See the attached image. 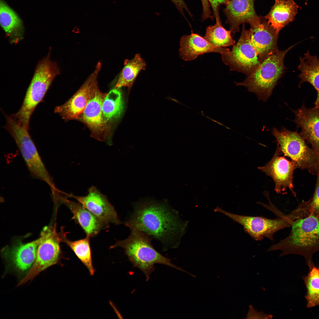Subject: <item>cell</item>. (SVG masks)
I'll use <instances>...</instances> for the list:
<instances>
[{"label": "cell", "mask_w": 319, "mask_h": 319, "mask_svg": "<svg viewBox=\"0 0 319 319\" xmlns=\"http://www.w3.org/2000/svg\"><path fill=\"white\" fill-rule=\"evenodd\" d=\"M303 57H300L298 69L300 71L299 86L304 82L311 84L319 95V59L316 56H311L308 51Z\"/></svg>", "instance_id": "23"}, {"label": "cell", "mask_w": 319, "mask_h": 319, "mask_svg": "<svg viewBox=\"0 0 319 319\" xmlns=\"http://www.w3.org/2000/svg\"><path fill=\"white\" fill-rule=\"evenodd\" d=\"M229 0H208L210 6L212 9L214 17L216 20L221 22L219 9L220 6L222 4L225 5L228 3Z\"/></svg>", "instance_id": "30"}, {"label": "cell", "mask_w": 319, "mask_h": 319, "mask_svg": "<svg viewBox=\"0 0 319 319\" xmlns=\"http://www.w3.org/2000/svg\"><path fill=\"white\" fill-rule=\"evenodd\" d=\"M230 49L215 47L200 35L192 32L189 35H184L181 38L179 49V56L185 61L194 60L199 56L209 53L223 54Z\"/></svg>", "instance_id": "19"}, {"label": "cell", "mask_w": 319, "mask_h": 319, "mask_svg": "<svg viewBox=\"0 0 319 319\" xmlns=\"http://www.w3.org/2000/svg\"><path fill=\"white\" fill-rule=\"evenodd\" d=\"M221 55L222 61L229 66L230 70L242 72L247 76L261 63L244 24L238 41L233 45L231 50Z\"/></svg>", "instance_id": "10"}, {"label": "cell", "mask_w": 319, "mask_h": 319, "mask_svg": "<svg viewBox=\"0 0 319 319\" xmlns=\"http://www.w3.org/2000/svg\"><path fill=\"white\" fill-rule=\"evenodd\" d=\"M0 23L11 44L16 45L23 39L24 28L21 19L2 0L0 2Z\"/></svg>", "instance_id": "22"}, {"label": "cell", "mask_w": 319, "mask_h": 319, "mask_svg": "<svg viewBox=\"0 0 319 319\" xmlns=\"http://www.w3.org/2000/svg\"><path fill=\"white\" fill-rule=\"evenodd\" d=\"M201 112H202V115H204V116H205V117H206V118H208V119H210V120H211V121H214V122H216V123H218V124H219V125H221V126H224V127H226V128H227V129H230V128H229L228 127H227V126H224V125L223 124H222V123H219V122H218V121H216V120H214V119H211V118H210L209 117H208V116H205V115H204V114H203V111H202Z\"/></svg>", "instance_id": "33"}, {"label": "cell", "mask_w": 319, "mask_h": 319, "mask_svg": "<svg viewBox=\"0 0 319 319\" xmlns=\"http://www.w3.org/2000/svg\"><path fill=\"white\" fill-rule=\"evenodd\" d=\"M5 116L6 123L3 127L14 140L31 176L45 182L51 190L56 189L53 180L29 134V129L10 115Z\"/></svg>", "instance_id": "6"}, {"label": "cell", "mask_w": 319, "mask_h": 319, "mask_svg": "<svg viewBox=\"0 0 319 319\" xmlns=\"http://www.w3.org/2000/svg\"><path fill=\"white\" fill-rule=\"evenodd\" d=\"M63 230V227H61V231L58 232L56 224L43 228L39 238L35 262L19 285L32 279L41 272L58 262L61 254L60 243L62 242Z\"/></svg>", "instance_id": "9"}, {"label": "cell", "mask_w": 319, "mask_h": 319, "mask_svg": "<svg viewBox=\"0 0 319 319\" xmlns=\"http://www.w3.org/2000/svg\"><path fill=\"white\" fill-rule=\"evenodd\" d=\"M231 32L226 30L222 25L221 22L216 20V23L206 28L204 38L209 43L219 48L233 45L235 41L232 37Z\"/></svg>", "instance_id": "28"}, {"label": "cell", "mask_w": 319, "mask_h": 319, "mask_svg": "<svg viewBox=\"0 0 319 319\" xmlns=\"http://www.w3.org/2000/svg\"><path fill=\"white\" fill-rule=\"evenodd\" d=\"M106 94L100 92L97 87L80 116L85 124L97 136H99L98 139L99 135L102 133L106 128L102 110L103 101Z\"/></svg>", "instance_id": "20"}, {"label": "cell", "mask_w": 319, "mask_h": 319, "mask_svg": "<svg viewBox=\"0 0 319 319\" xmlns=\"http://www.w3.org/2000/svg\"><path fill=\"white\" fill-rule=\"evenodd\" d=\"M120 74L115 88L122 87H131L139 73L144 70L146 64L139 54H136L131 60L126 59Z\"/></svg>", "instance_id": "24"}, {"label": "cell", "mask_w": 319, "mask_h": 319, "mask_svg": "<svg viewBox=\"0 0 319 319\" xmlns=\"http://www.w3.org/2000/svg\"><path fill=\"white\" fill-rule=\"evenodd\" d=\"M215 212L222 213L241 225L244 231L253 239L261 241L264 237L274 240V234L278 231L291 227L292 223L298 218L294 210L288 214L279 213V217L271 219L262 216H250L231 213L219 206L214 209Z\"/></svg>", "instance_id": "8"}, {"label": "cell", "mask_w": 319, "mask_h": 319, "mask_svg": "<svg viewBox=\"0 0 319 319\" xmlns=\"http://www.w3.org/2000/svg\"><path fill=\"white\" fill-rule=\"evenodd\" d=\"M248 31L251 43L261 63L279 50L277 46L279 33L264 17H260L259 21L250 26Z\"/></svg>", "instance_id": "13"}, {"label": "cell", "mask_w": 319, "mask_h": 319, "mask_svg": "<svg viewBox=\"0 0 319 319\" xmlns=\"http://www.w3.org/2000/svg\"><path fill=\"white\" fill-rule=\"evenodd\" d=\"M85 196H78L67 194L68 197L73 198L95 216L109 224L115 225L121 224L117 213L106 196L95 186L88 190Z\"/></svg>", "instance_id": "14"}, {"label": "cell", "mask_w": 319, "mask_h": 319, "mask_svg": "<svg viewBox=\"0 0 319 319\" xmlns=\"http://www.w3.org/2000/svg\"><path fill=\"white\" fill-rule=\"evenodd\" d=\"M298 8L293 0H275L274 5L264 17L279 33L283 27L294 20Z\"/></svg>", "instance_id": "21"}, {"label": "cell", "mask_w": 319, "mask_h": 319, "mask_svg": "<svg viewBox=\"0 0 319 319\" xmlns=\"http://www.w3.org/2000/svg\"><path fill=\"white\" fill-rule=\"evenodd\" d=\"M101 67V64L98 62L94 71L76 92L64 104L55 107V113L66 121L79 118L92 92L98 86L97 77Z\"/></svg>", "instance_id": "11"}, {"label": "cell", "mask_w": 319, "mask_h": 319, "mask_svg": "<svg viewBox=\"0 0 319 319\" xmlns=\"http://www.w3.org/2000/svg\"><path fill=\"white\" fill-rule=\"evenodd\" d=\"M297 44L282 51L278 50L265 59L242 82L235 83L243 86L254 93L259 100L266 102L272 94L285 68L284 60L287 53Z\"/></svg>", "instance_id": "5"}, {"label": "cell", "mask_w": 319, "mask_h": 319, "mask_svg": "<svg viewBox=\"0 0 319 319\" xmlns=\"http://www.w3.org/2000/svg\"><path fill=\"white\" fill-rule=\"evenodd\" d=\"M288 235L272 245L267 251L279 250V257L289 254L303 256L307 265L312 262L313 255L319 251V218L310 214L294 221Z\"/></svg>", "instance_id": "2"}, {"label": "cell", "mask_w": 319, "mask_h": 319, "mask_svg": "<svg viewBox=\"0 0 319 319\" xmlns=\"http://www.w3.org/2000/svg\"><path fill=\"white\" fill-rule=\"evenodd\" d=\"M115 88L106 94L103 101L102 110L106 123L118 118L122 113L124 103L121 93Z\"/></svg>", "instance_id": "26"}, {"label": "cell", "mask_w": 319, "mask_h": 319, "mask_svg": "<svg viewBox=\"0 0 319 319\" xmlns=\"http://www.w3.org/2000/svg\"><path fill=\"white\" fill-rule=\"evenodd\" d=\"M175 5L179 12L185 17L184 10L187 11L191 17L192 15L183 0H170Z\"/></svg>", "instance_id": "32"}, {"label": "cell", "mask_w": 319, "mask_h": 319, "mask_svg": "<svg viewBox=\"0 0 319 319\" xmlns=\"http://www.w3.org/2000/svg\"><path fill=\"white\" fill-rule=\"evenodd\" d=\"M39 238L27 243L16 241L2 250V255L17 270L24 272L31 268L36 256Z\"/></svg>", "instance_id": "17"}, {"label": "cell", "mask_w": 319, "mask_h": 319, "mask_svg": "<svg viewBox=\"0 0 319 319\" xmlns=\"http://www.w3.org/2000/svg\"><path fill=\"white\" fill-rule=\"evenodd\" d=\"M51 49L48 55L38 63L19 111L10 116L27 129L31 116L42 101L53 81L60 73L57 63L50 59Z\"/></svg>", "instance_id": "4"}, {"label": "cell", "mask_w": 319, "mask_h": 319, "mask_svg": "<svg viewBox=\"0 0 319 319\" xmlns=\"http://www.w3.org/2000/svg\"><path fill=\"white\" fill-rule=\"evenodd\" d=\"M66 233L64 231L62 242L65 243L73 251L79 259L88 270L90 275H93L95 270L92 264L89 237L86 236L82 239L71 241L66 238Z\"/></svg>", "instance_id": "25"}, {"label": "cell", "mask_w": 319, "mask_h": 319, "mask_svg": "<svg viewBox=\"0 0 319 319\" xmlns=\"http://www.w3.org/2000/svg\"><path fill=\"white\" fill-rule=\"evenodd\" d=\"M255 0H231L226 5L223 11L227 17L226 23L233 34L240 31L239 26L245 23L250 26L255 24L260 17L256 14L254 8Z\"/></svg>", "instance_id": "16"}, {"label": "cell", "mask_w": 319, "mask_h": 319, "mask_svg": "<svg viewBox=\"0 0 319 319\" xmlns=\"http://www.w3.org/2000/svg\"><path fill=\"white\" fill-rule=\"evenodd\" d=\"M126 238L116 242L110 249L123 248L125 255L134 267L140 270L145 275L146 280L154 270V264H160L187 272L172 263L171 260L163 255L152 246V239L145 233L137 230H131Z\"/></svg>", "instance_id": "3"}, {"label": "cell", "mask_w": 319, "mask_h": 319, "mask_svg": "<svg viewBox=\"0 0 319 319\" xmlns=\"http://www.w3.org/2000/svg\"><path fill=\"white\" fill-rule=\"evenodd\" d=\"M188 223L167 201L147 198L134 204L132 213L124 224L130 230H140L157 240L165 250L179 246Z\"/></svg>", "instance_id": "1"}, {"label": "cell", "mask_w": 319, "mask_h": 319, "mask_svg": "<svg viewBox=\"0 0 319 319\" xmlns=\"http://www.w3.org/2000/svg\"><path fill=\"white\" fill-rule=\"evenodd\" d=\"M281 152L277 147L271 160L265 166L258 168L273 179L275 184L274 190L277 193H281L289 188L295 196L293 183V172L297 167L294 162L280 156Z\"/></svg>", "instance_id": "12"}, {"label": "cell", "mask_w": 319, "mask_h": 319, "mask_svg": "<svg viewBox=\"0 0 319 319\" xmlns=\"http://www.w3.org/2000/svg\"><path fill=\"white\" fill-rule=\"evenodd\" d=\"M307 265L308 273L302 279L307 289L305 296L306 307L310 308L319 306V267L315 266L313 262Z\"/></svg>", "instance_id": "27"}, {"label": "cell", "mask_w": 319, "mask_h": 319, "mask_svg": "<svg viewBox=\"0 0 319 319\" xmlns=\"http://www.w3.org/2000/svg\"><path fill=\"white\" fill-rule=\"evenodd\" d=\"M273 316L265 313L262 312H258L255 310L252 305L249 306V309L246 315L248 319H268L271 318Z\"/></svg>", "instance_id": "31"}, {"label": "cell", "mask_w": 319, "mask_h": 319, "mask_svg": "<svg viewBox=\"0 0 319 319\" xmlns=\"http://www.w3.org/2000/svg\"><path fill=\"white\" fill-rule=\"evenodd\" d=\"M277 147L284 155L290 158L297 168L306 169L312 175L319 176V156L307 144L297 132L284 127L280 130L276 128L272 130Z\"/></svg>", "instance_id": "7"}, {"label": "cell", "mask_w": 319, "mask_h": 319, "mask_svg": "<svg viewBox=\"0 0 319 319\" xmlns=\"http://www.w3.org/2000/svg\"><path fill=\"white\" fill-rule=\"evenodd\" d=\"M293 112L295 116L293 121L297 128H301L300 135L319 156V102H316L315 106L311 108L303 104Z\"/></svg>", "instance_id": "15"}, {"label": "cell", "mask_w": 319, "mask_h": 319, "mask_svg": "<svg viewBox=\"0 0 319 319\" xmlns=\"http://www.w3.org/2000/svg\"><path fill=\"white\" fill-rule=\"evenodd\" d=\"M66 195L61 200L72 214L71 219L84 230L86 236L92 237L96 236L102 230L109 227V224L101 220L84 207L79 203L70 201Z\"/></svg>", "instance_id": "18"}, {"label": "cell", "mask_w": 319, "mask_h": 319, "mask_svg": "<svg viewBox=\"0 0 319 319\" xmlns=\"http://www.w3.org/2000/svg\"><path fill=\"white\" fill-rule=\"evenodd\" d=\"M310 214L319 218V176H317L315 188L309 204Z\"/></svg>", "instance_id": "29"}]
</instances>
